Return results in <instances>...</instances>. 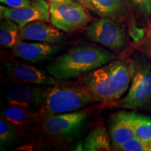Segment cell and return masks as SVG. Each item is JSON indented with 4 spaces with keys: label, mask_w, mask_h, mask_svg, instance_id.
Listing matches in <instances>:
<instances>
[{
    "label": "cell",
    "mask_w": 151,
    "mask_h": 151,
    "mask_svg": "<svg viewBox=\"0 0 151 151\" xmlns=\"http://www.w3.org/2000/svg\"><path fill=\"white\" fill-rule=\"evenodd\" d=\"M136 62L132 60H112L87 73L82 78L97 102L112 103L125 93L134 74Z\"/></svg>",
    "instance_id": "cell-1"
},
{
    "label": "cell",
    "mask_w": 151,
    "mask_h": 151,
    "mask_svg": "<svg viewBox=\"0 0 151 151\" xmlns=\"http://www.w3.org/2000/svg\"><path fill=\"white\" fill-rule=\"evenodd\" d=\"M115 58V55L100 47H76L56 58L47 66V70L55 78L67 80L89 73Z\"/></svg>",
    "instance_id": "cell-2"
},
{
    "label": "cell",
    "mask_w": 151,
    "mask_h": 151,
    "mask_svg": "<svg viewBox=\"0 0 151 151\" xmlns=\"http://www.w3.org/2000/svg\"><path fill=\"white\" fill-rule=\"evenodd\" d=\"M97 102L88 88L81 86H52L46 88L44 99L37 112V120L59 113L73 112Z\"/></svg>",
    "instance_id": "cell-3"
},
{
    "label": "cell",
    "mask_w": 151,
    "mask_h": 151,
    "mask_svg": "<svg viewBox=\"0 0 151 151\" xmlns=\"http://www.w3.org/2000/svg\"><path fill=\"white\" fill-rule=\"evenodd\" d=\"M151 101V64L136 62L134 74L127 95L123 99L110 104L115 107L137 109Z\"/></svg>",
    "instance_id": "cell-4"
},
{
    "label": "cell",
    "mask_w": 151,
    "mask_h": 151,
    "mask_svg": "<svg viewBox=\"0 0 151 151\" xmlns=\"http://www.w3.org/2000/svg\"><path fill=\"white\" fill-rule=\"evenodd\" d=\"M50 22L65 32H71L85 27L92 21V17L83 6L74 3L50 2Z\"/></svg>",
    "instance_id": "cell-5"
},
{
    "label": "cell",
    "mask_w": 151,
    "mask_h": 151,
    "mask_svg": "<svg viewBox=\"0 0 151 151\" xmlns=\"http://www.w3.org/2000/svg\"><path fill=\"white\" fill-rule=\"evenodd\" d=\"M86 37L113 51H120L125 47V29L120 20L102 18L87 27Z\"/></svg>",
    "instance_id": "cell-6"
},
{
    "label": "cell",
    "mask_w": 151,
    "mask_h": 151,
    "mask_svg": "<svg viewBox=\"0 0 151 151\" xmlns=\"http://www.w3.org/2000/svg\"><path fill=\"white\" fill-rule=\"evenodd\" d=\"M89 110L50 115L41 119L43 131L55 137L66 138L75 134L86 122Z\"/></svg>",
    "instance_id": "cell-7"
},
{
    "label": "cell",
    "mask_w": 151,
    "mask_h": 151,
    "mask_svg": "<svg viewBox=\"0 0 151 151\" xmlns=\"http://www.w3.org/2000/svg\"><path fill=\"white\" fill-rule=\"evenodd\" d=\"M1 18L16 22L21 29L35 21H50V4L46 0H32L29 5L18 9L1 6Z\"/></svg>",
    "instance_id": "cell-8"
},
{
    "label": "cell",
    "mask_w": 151,
    "mask_h": 151,
    "mask_svg": "<svg viewBox=\"0 0 151 151\" xmlns=\"http://www.w3.org/2000/svg\"><path fill=\"white\" fill-rule=\"evenodd\" d=\"M6 70L9 78L18 82L52 86L63 84L62 80L52 76L49 73L15 60L6 64Z\"/></svg>",
    "instance_id": "cell-9"
},
{
    "label": "cell",
    "mask_w": 151,
    "mask_h": 151,
    "mask_svg": "<svg viewBox=\"0 0 151 151\" xmlns=\"http://www.w3.org/2000/svg\"><path fill=\"white\" fill-rule=\"evenodd\" d=\"M134 117V113L125 111H119L111 116L109 127L114 148L136 137Z\"/></svg>",
    "instance_id": "cell-10"
},
{
    "label": "cell",
    "mask_w": 151,
    "mask_h": 151,
    "mask_svg": "<svg viewBox=\"0 0 151 151\" xmlns=\"http://www.w3.org/2000/svg\"><path fill=\"white\" fill-rule=\"evenodd\" d=\"M20 40L35 41L46 43L61 42L64 35L59 29L46 23V21H35L20 29Z\"/></svg>",
    "instance_id": "cell-11"
},
{
    "label": "cell",
    "mask_w": 151,
    "mask_h": 151,
    "mask_svg": "<svg viewBox=\"0 0 151 151\" xmlns=\"http://www.w3.org/2000/svg\"><path fill=\"white\" fill-rule=\"evenodd\" d=\"M58 50H60V46L53 43L26 42L19 40L13 47L12 52L16 58L36 63L46 60Z\"/></svg>",
    "instance_id": "cell-12"
},
{
    "label": "cell",
    "mask_w": 151,
    "mask_h": 151,
    "mask_svg": "<svg viewBox=\"0 0 151 151\" xmlns=\"http://www.w3.org/2000/svg\"><path fill=\"white\" fill-rule=\"evenodd\" d=\"M46 88L41 87L18 86L12 88L7 94L9 104L32 108L40 106L44 99Z\"/></svg>",
    "instance_id": "cell-13"
},
{
    "label": "cell",
    "mask_w": 151,
    "mask_h": 151,
    "mask_svg": "<svg viewBox=\"0 0 151 151\" xmlns=\"http://www.w3.org/2000/svg\"><path fill=\"white\" fill-rule=\"evenodd\" d=\"M103 18L120 20L127 14L125 0H87L84 4Z\"/></svg>",
    "instance_id": "cell-14"
},
{
    "label": "cell",
    "mask_w": 151,
    "mask_h": 151,
    "mask_svg": "<svg viewBox=\"0 0 151 151\" xmlns=\"http://www.w3.org/2000/svg\"><path fill=\"white\" fill-rule=\"evenodd\" d=\"M111 136L103 124L94 127L87 136L83 150L87 151H109L111 150Z\"/></svg>",
    "instance_id": "cell-15"
},
{
    "label": "cell",
    "mask_w": 151,
    "mask_h": 151,
    "mask_svg": "<svg viewBox=\"0 0 151 151\" xmlns=\"http://www.w3.org/2000/svg\"><path fill=\"white\" fill-rule=\"evenodd\" d=\"M1 116L16 127H23L32 120H37V112H34L29 108L19 106L10 105L2 111Z\"/></svg>",
    "instance_id": "cell-16"
},
{
    "label": "cell",
    "mask_w": 151,
    "mask_h": 151,
    "mask_svg": "<svg viewBox=\"0 0 151 151\" xmlns=\"http://www.w3.org/2000/svg\"><path fill=\"white\" fill-rule=\"evenodd\" d=\"M20 27L10 19L1 18L0 24V45L4 48H13L20 40Z\"/></svg>",
    "instance_id": "cell-17"
},
{
    "label": "cell",
    "mask_w": 151,
    "mask_h": 151,
    "mask_svg": "<svg viewBox=\"0 0 151 151\" xmlns=\"http://www.w3.org/2000/svg\"><path fill=\"white\" fill-rule=\"evenodd\" d=\"M136 137L142 141H151V118L134 113Z\"/></svg>",
    "instance_id": "cell-18"
},
{
    "label": "cell",
    "mask_w": 151,
    "mask_h": 151,
    "mask_svg": "<svg viewBox=\"0 0 151 151\" xmlns=\"http://www.w3.org/2000/svg\"><path fill=\"white\" fill-rule=\"evenodd\" d=\"M16 137V126L2 117L0 120V141L1 144L11 142Z\"/></svg>",
    "instance_id": "cell-19"
},
{
    "label": "cell",
    "mask_w": 151,
    "mask_h": 151,
    "mask_svg": "<svg viewBox=\"0 0 151 151\" xmlns=\"http://www.w3.org/2000/svg\"><path fill=\"white\" fill-rule=\"evenodd\" d=\"M136 10L144 14L151 13V0H126Z\"/></svg>",
    "instance_id": "cell-20"
},
{
    "label": "cell",
    "mask_w": 151,
    "mask_h": 151,
    "mask_svg": "<svg viewBox=\"0 0 151 151\" xmlns=\"http://www.w3.org/2000/svg\"><path fill=\"white\" fill-rule=\"evenodd\" d=\"M32 0H0L6 6L12 9H18L29 5Z\"/></svg>",
    "instance_id": "cell-21"
},
{
    "label": "cell",
    "mask_w": 151,
    "mask_h": 151,
    "mask_svg": "<svg viewBox=\"0 0 151 151\" xmlns=\"http://www.w3.org/2000/svg\"><path fill=\"white\" fill-rule=\"evenodd\" d=\"M146 45L148 46V50L151 53V29L149 31L148 34V37H147V40H146Z\"/></svg>",
    "instance_id": "cell-22"
},
{
    "label": "cell",
    "mask_w": 151,
    "mask_h": 151,
    "mask_svg": "<svg viewBox=\"0 0 151 151\" xmlns=\"http://www.w3.org/2000/svg\"><path fill=\"white\" fill-rule=\"evenodd\" d=\"M49 2H67V3H74V0H46Z\"/></svg>",
    "instance_id": "cell-23"
},
{
    "label": "cell",
    "mask_w": 151,
    "mask_h": 151,
    "mask_svg": "<svg viewBox=\"0 0 151 151\" xmlns=\"http://www.w3.org/2000/svg\"><path fill=\"white\" fill-rule=\"evenodd\" d=\"M74 1H78V2H79V3H82L83 4H84L86 2L87 0H74Z\"/></svg>",
    "instance_id": "cell-24"
}]
</instances>
